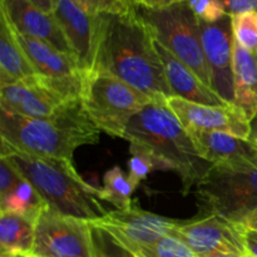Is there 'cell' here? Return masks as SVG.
<instances>
[{
  "label": "cell",
  "mask_w": 257,
  "mask_h": 257,
  "mask_svg": "<svg viewBox=\"0 0 257 257\" xmlns=\"http://www.w3.org/2000/svg\"><path fill=\"white\" fill-rule=\"evenodd\" d=\"M52 14L62 28L80 70L85 75L92 73L97 59L100 15L89 14L73 0H54Z\"/></svg>",
  "instance_id": "13"
},
{
  "label": "cell",
  "mask_w": 257,
  "mask_h": 257,
  "mask_svg": "<svg viewBox=\"0 0 257 257\" xmlns=\"http://www.w3.org/2000/svg\"><path fill=\"white\" fill-rule=\"evenodd\" d=\"M137 13L148 25L158 43L190 67L207 87L211 75L201 42L200 20L187 2L165 9L138 7Z\"/></svg>",
  "instance_id": "6"
},
{
  "label": "cell",
  "mask_w": 257,
  "mask_h": 257,
  "mask_svg": "<svg viewBox=\"0 0 257 257\" xmlns=\"http://www.w3.org/2000/svg\"><path fill=\"white\" fill-rule=\"evenodd\" d=\"M80 100L100 132L119 138H123L133 115L152 102L137 88L103 72L85 75Z\"/></svg>",
  "instance_id": "5"
},
{
  "label": "cell",
  "mask_w": 257,
  "mask_h": 257,
  "mask_svg": "<svg viewBox=\"0 0 257 257\" xmlns=\"http://www.w3.org/2000/svg\"><path fill=\"white\" fill-rule=\"evenodd\" d=\"M32 256L94 257L90 223L45 207L35 221Z\"/></svg>",
  "instance_id": "8"
},
{
  "label": "cell",
  "mask_w": 257,
  "mask_h": 257,
  "mask_svg": "<svg viewBox=\"0 0 257 257\" xmlns=\"http://www.w3.org/2000/svg\"><path fill=\"white\" fill-rule=\"evenodd\" d=\"M245 245L248 256L257 257V232L256 231H245Z\"/></svg>",
  "instance_id": "33"
},
{
  "label": "cell",
  "mask_w": 257,
  "mask_h": 257,
  "mask_svg": "<svg viewBox=\"0 0 257 257\" xmlns=\"http://www.w3.org/2000/svg\"><path fill=\"white\" fill-rule=\"evenodd\" d=\"M0 14L4 15L10 27L19 34L48 43L59 52L74 58L67 38L53 14L43 12L28 0H0Z\"/></svg>",
  "instance_id": "17"
},
{
  "label": "cell",
  "mask_w": 257,
  "mask_h": 257,
  "mask_svg": "<svg viewBox=\"0 0 257 257\" xmlns=\"http://www.w3.org/2000/svg\"><path fill=\"white\" fill-rule=\"evenodd\" d=\"M223 5L226 14H241L245 12H257V0H218Z\"/></svg>",
  "instance_id": "31"
},
{
  "label": "cell",
  "mask_w": 257,
  "mask_h": 257,
  "mask_svg": "<svg viewBox=\"0 0 257 257\" xmlns=\"http://www.w3.org/2000/svg\"><path fill=\"white\" fill-rule=\"evenodd\" d=\"M2 257H29L22 253H2Z\"/></svg>",
  "instance_id": "39"
},
{
  "label": "cell",
  "mask_w": 257,
  "mask_h": 257,
  "mask_svg": "<svg viewBox=\"0 0 257 257\" xmlns=\"http://www.w3.org/2000/svg\"><path fill=\"white\" fill-rule=\"evenodd\" d=\"M137 257H200L177 236H166L136 252Z\"/></svg>",
  "instance_id": "24"
},
{
  "label": "cell",
  "mask_w": 257,
  "mask_h": 257,
  "mask_svg": "<svg viewBox=\"0 0 257 257\" xmlns=\"http://www.w3.org/2000/svg\"><path fill=\"white\" fill-rule=\"evenodd\" d=\"M197 217L221 216L241 223L257 210V170L250 172L211 167L196 186Z\"/></svg>",
  "instance_id": "7"
},
{
  "label": "cell",
  "mask_w": 257,
  "mask_h": 257,
  "mask_svg": "<svg viewBox=\"0 0 257 257\" xmlns=\"http://www.w3.org/2000/svg\"><path fill=\"white\" fill-rule=\"evenodd\" d=\"M22 178L23 177L15 170L12 162L7 157L2 156V158H0V196L12 190L14 186H17Z\"/></svg>",
  "instance_id": "30"
},
{
  "label": "cell",
  "mask_w": 257,
  "mask_h": 257,
  "mask_svg": "<svg viewBox=\"0 0 257 257\" xmlns=\"http://www.w3.org/2000/svg\"><path fill=\"white\" fill-rule=\"evenodd\" d=\"M68 102L72 100L63 97L47 80L37 74L12 84L0 85L2 110L23 117L35 119L50 118Z\"/></svg>",
  "instance_id": "15"
},
{
  "label": "cell",
  "mask_w": 257,
  "mask_h": 257,
  "mask_svg": "<svg viewBox=\"0 0 257 257\" xmlns=\"http://www.w3.org/2000/svg\"><path fill=\"white\" fill-rule=\"evenodd\" d=\"M200 257H238V256L228 255V253H222V252H212V253H206V255H200Z\"/></svg>",
  "instance_id": "37"
},
{
  "label": "cell",
  "mask_w": 257,
  "mask_h": 257,
  "mask_svg": "<svg viewBox=\"0 0 257 257\" xmlns=\"http://www.w3.org/2000/svg\"><path fill=\"white\" fill-rule=\"evenodd\" d=\"M124 2L131 9H137V0H124Z\"/></svg>",
  "instance_id": "38"
},
{
  "label": "cell",
  "mask_w": 257,
  "mask_h": 257,
  "mask_svg": "<svg viewBox=\"0 0 257 257\" xmlns=\"http://www.w3.org/2000/svg\"><path fill=\"white\" fill-rule=\"evenodd\" d=\"M235 105L252 119L257 113V57L233 40Z\"/></svg>",
  "instance_id": "19"
},
{
  "label": "cell",
  "mask_w": 257,
  "mask_h": 257,
  "mask_svg": "<svg viewBox=\"0 0 257 257\" xmlns=\"http://www.w3.org/2000/svg\"><path fill=\"white\" fill-rule=\"evenodd\" d=\"M35 75L34 68L15 38L14 30L0 14V85L12 84Z\"/></svg>",
  "instance_id": "20"
},
{
  "label": "cell",
  "mask_w": 257,
  "mask_h": 257,
  "mask_svg": "<svg viewBox=\"0 0 257 257\" xmlns=\"http://www.w3.org/2000/svg\"><path fill=\"white\" fill-rule=\"evenodd\" d=\"M29 3H32L33 5H35L37 8H39L40 10L45 13H49L52 14L53 8H54V0H28Z\"/></svg>",
  "instance_id": "35"
},
{
  "label": "cell",
  "mask_w": 257,
  "mask_h": 257,
  "mask_svg": "<svg viewBox=\"0 0 257 257\" xmlns=\"http://www.w3.org/2000/svg\"><path fill=\"white\" fill-rule=\"evenodd\" d=\"M246 257H251V256H248V255H247V256H246Z\"/></svg>",
  "instance_id": "41"
},
{
  "label": "cell",
  "mask_w": 257,
  "mask_h": 257,
  "mask_svg": "<svg viewBox=\"0 0 257 257\" xmlns=\"http://www.w3.org/2000/svg\"><path fill=\"white\" fill-rule=\"evenodd\" d=\"M92 223L104 228L118 242L136 253L166 236H176L178 221L141 210L132 203L123 210L109 211Z\"/></svg>",
  "instance_id": "10"
},
{
  "label": "cell",
  "mask_w": 257,
  "mask_h": 257,
  "mask_svg": "<svg viewBox=\"0 0 257 257\" xmlns=\"http://www.w3.org/2000/svg\"><path fill=\"white\" fill-rule=\"evenodd\" d=\"M93 72L117 77L152 100L175 97L156 50L155 37L137 9L122 14H100Z\"/></svg>",
  "instance_id": "1"
},
{
  "label": "cell",
  "mask_w": 257,
  "mask_h": 257,
  "mask_svg": "<svg viewBox=\"0 0 257 257\" xmlns=\"http://www.w3.org/2000/svg\"><path fill=\"white\" fill-rule=\"evenodd\" d=\"M250 125H251V132H250V137H248V140H250L251 142H252L257 147V113L255 117L251 119Z\"/></svg>",
  "instance_id": "36"
},
{
  "label": "cell",
  "mask_w": 257,
  "mask_h": 257,
  "mask_svg": "<svg viewBox=\"0 0 257 257\" xmlns=\"http://www.w3.org/2000/svg\"><path fill=\"white\" fill-rule=\"evenodd\" d=\"M241 225H242L246 230L256 231L257 232V210L248 213V215L242 220Z\"/></svg>",
  "instance_id": "34"
},
{
  "label": "cell",
  "mask_w": 257,
  "mask_h": 257,
  "mask_svg": "<svg viewBox=\"0 0 257 257\" xmlns=\"http://www.w3.org/2000/svg\"><path fill=\"white\" fill-rule=\"evenodd\" d=\"M167 105L187 131L225 132L245 140L250 137V119L235 104L206 105L188 102L180 97H170L167 98Z\"/></svg>",
  "instance_id": "14"
},
{
  "label": "cell",
  "mask_w": 257,
  "mask_h": 257,
  "mask_svg": "<svg viewBox=\"0 0 257 257\" xmlns=\"http://www.w3.org/2000/svg\"><path fill=\"white\" fill-rule=\"evenodd\" d=\"M14 34L34 68L35 74L47 80L68 100L80 99L85 74L72 55L59 52L42 40L19 34L15 30Z\"/></svg>",
  "instance_id": "9"
},
{
  "label": "cell",
  "mask_w": 257,
  "mask_h": 257,
  "mask_svg": "<svg viewBox=\"0 0 257 257\" xmlns=\"http://www.w3.org/2000/svg\"><path fill=\"white\" fill-rule=\"evenodd\" d=\"M2 156L34 186L52 210L88 222L107 215L108 211L100 203V188L83 180L74 165L22 152L4 142H2Z\"/></svg>",
  "instance_id": "4"
},
{
  "label": "cell",
  "mask_w": 257,
  "mask_h": 257,
  "mask_svg": "<svg viewBox=\"0 0 257 257\" xmlns=\"http://www.w3.org/2000/svg\"><path fill=\"white\" fill-rule=\"evenodd\" d=\"M97 125L89 119L82 100L63 105L53 117L44 119L23 117L2 110L0 137L12 148L39 157L73 165L74 151L99 141Z\"/></svg>",
  "instance_id": "3"
},
{
  "label": "cell",
  "mask_w": 257,
  "mask_h": 257,
  "mask_svg": "<svg viewBox=\"0 0 257 257\" xmlns=\"http://www.w3.org/2000/svg\"><path fill=\"white\" fill-rule=\"evenodd\" d=\"M201 42L211 75V88L228 104H235L233 32L231 17L216 23L200 22Z\"/></svg>",
  "instance_id": "12"
},
{
  "label": "cell",
  "mask_w": 257,
  "mask_h": 257,
  "mask_svg": "<svg viewBox=\"0 0 257 257\" xmlns=\"http://www.w3.org/2000/svg\"><path fill=\"white\" fill-rule=\"evenodd\" d=\"M34 240L35 222L14 213H0L2 253L32 256Z\"/></svg>",
  "instance_id": "21"
},
{
  "label": "cell",
  "mask_w": 257,
  "mask_h": 257,
  "mask_svg": "<svg viewBox=\"0 0 257 257\" xmlns=\"http://www.w3.org/2000/svg\"><path fill=\"white\" fill-rule=\"evenodd\" d=\"M185 2H187V0H137V8L142 7L146 9H165L171 5Z\"/></svg>",
  "instance_id": "32"
},
{
  "label": "cell",
  "mask_w": 257,
  "mask_h": 257,
  "mask_svg": "<svg viewBox=\"0 0 257 257\" xmlns=\"http://www.w3.org/2000/svg\"><path fill=\"white\" fill-rule=\"evenodd\" d=\"M45 207L48 205L44 198L24 178L12 190L0 196V213H14L33 222L38 220Z\"/></svg>",
  "instance_id": "22"
},
{
  "label": "cell",
  "mask_w": 257,
  "mask_h": 257,
  "mask_svg": "<svg viewBox=\"0 0 257 257\" xmlns=\"http://www.w3.org/2000/svg\"><path fill=\"white\" fill-rule=\"evenodd\" d=\"M123 140L150 155L157 170L175 171L182 181L183 195L190 193L212 167L200 157L190 133L167 100H152L133 115Z\"/></svg>",
  "instance_id": "2"
},
{
  "label": "cell",
  "mask_w": 257,
  "mask_h": 257,
  "mask_svg": "<svg viewBox=\"0 0 257 257\" xmlns=\"http://www.w3.org/2000/svg\"><path fill=\"white\" fill-rule=\"evenodd\" d=\"M256 57H257V54H256Z\"/></svg>",
  "instance_id": "42"
},
{
  "label": "cell",
  "mask_w": 257,
  "mask_h": 257,
  "mask_svg": "<svg viewBox=\"0 0 257 257\" xmlns=\"http://www.w3.org/2000/svg\"><path fill=\"white\" fill-rule=\"evenodd\" d=\"M136 186L118 166H114L105 172L103 177V187L99 191L102 201L112 203L117 210H123L132 206V195Z\"/></svg>",
  "instance_id": "23"
},
{
  "label": "cell",
  "mask_w": 257,
  "mask_h": 257,
  "mask_svg": "<svg viewBox=\"0 0 257 257\" xmlns=\"http://www.w3.org/2000/svg\"><path fill=\"white\" fill-rule=\"evenodd\" d=\"M200 22L216 23L226 17V10L218 0H187Z\"/></svg>",
  "instance_id": "28"
},
{
  "label": "cell",
  "mask_w": 257,
  "mask_h": 257,
  "mask_svg": "<svg viewBox=\"0 0 257 257\" xmlns=\"http://www.w3.org/2000/svg\"><path fill=\"white\" fill-rule=\"evenodd\" d=\"M90 223L92 231L93 250L94 257H137L135 252L128 250L127 247L118 242L108 231L99 226Z\"/></svg>",
  "instance_id": "26"
},
{
  "label": "cell",
  "mask_w": 257,
  "mask_h": 257,
  "mask_svg": "<svg viewBox=\"0 0 257 257\" xmlns=\"http://www.w3.org/2000/svg\"><path fill=\"white\" fill-rule=\"evenodd\" d=\"M202 160L213 167L250 172L257 170V147L250 140L225 132L188 131Z\"/></svg>",
  "instance_id": "16"
},
{
  "label": "cell",
  "mask_w": 257,
  "mask_h": 257,
  "mask_svg": "<svg viewBox=\"0 0 257 257\" xmlns=\"http://www.w3.org/2000/svg\"><path fill=\"white\" fill-rule=\"evenodd\" d=\"M82 9L92 15L100 14H122L131 12V9L124 0H73Z\"/></svg>",
  "instance_id": "29"
},
{
  "label": "cell",
  "mask_w": 257,
  "mask_h": 257,
  "mask_svg": "<svg viewBox=\"0 0 257 257\" xmlns=\"http://www.w3.org/2000/svg\"><path fill=\"white\" fill-rule=\"evenodd\" d=\"M233 38L248 52L257 54V12H245L231 17Z\"/></svg>",
  "instance_id": "25"
},
{
  "label": "cell",
  "mask_w": 257,
  "mask_h": 257,
  "mask_svg": "<svg viewBox=\"0 0 257 257\" xmlns=\"http://www.w3.org/2000/svg\"><path fill=\"white\" fill-rule=\"evenodd\" d=\"M130 152L131 158L128 161V176L133 185L138 187L140 183L146 180L153 170H157V166H156L153 158L141 151L140 148L130 146Z\"/></svg>",
  "instance_id": "27"
},
{
  "label": "cell",
  "mask_w": 257,
  "mask_h": 257,
  "mask_svg": "<svg viewBox=\"0 0 257 257\" xmlns=\"http://www.w3.org/2000/svg\"><path fill=\"white\" fill-rule=\"evenodd\" d=\"M155 47L163 64L166 78L175 97L206 105H227L212 88L207 87L198 75L155 39Z\"/></svg>",
  "instance_id": "18"
},
{
  "label": "cell",
  "mask_w": 257,
  "mask_h": 257,
  "mask_svg": "<svg viewBox=\"0 0 257 257\" xmlns=\"http://www.w3.org/2000/svg\"><path fill=\"white\" fill-rule=\"evenodd\" d=\"M29 257H37V256H29Z\"/></svg>",
  "instance_id": "40"
},
{
  "label": "cell",
  "mask_w": 257,
  "mask_h": 257,
  "mask_svg": "<svg viewBox=\"0 0 257 257\" xmlns=\"http://www.w3.org/2000/svg\"><path fill=\"white\" fill-rule=\"evenodd\" d=\"M245 231L241 223L212 215L178 221L176 236L185 241L198 256L222 252L246 257L248 253L245 245Z\"/></svg>",
  "instance_id": "11"
}]
</instances>
